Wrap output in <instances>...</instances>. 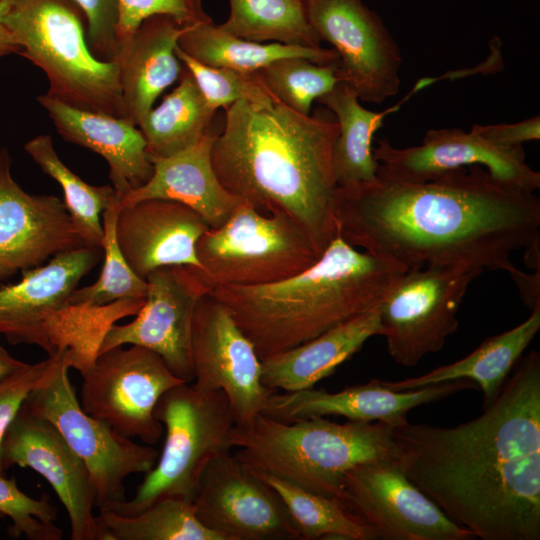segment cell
<instances>
[{"instance_id": "obj_1", "label": "cell", "mask_w": 540, "mask_h": 540, "mask_svg": "<svg viewBox=\"0 0 540 540\" xmlns=\"http://www.w3.org/2000/svg\"><path fill=\"white\" fill-rule=\"evenodd\" d=\"M337 234L402 272L426 266L482 273L517 268L513 252L540 247V199L480 165L422 183L377 173L373 182L338 187Z\"/></svg>"}, {"instance_id": "obj_2", "label": "cell", "mask_w": 540, "mask_h": 540, "mask_svg": "<svg viewBox=\"0 0 540 540\" xmlns=\"http://www.w3.org/2000/svg\"><path fill=\"white\" fill-rule=\"evenodd\" d=\"M408 479L482 540L540 539V353L516 364L483 413L392 430Z\"/></svg>"}, {"instance_id": "obj_3", "label": "cell", "mask_w": 540, "mask_h": 540, "mask_svg": "<svg viewBox=\"0 0 540 540\" xmlns=\"http://www.w3.org/2000/svg\"><path fill=\"white\" fill-rule=\"evenodd\" d=\"M224 111L211 152L222 186L262 213L291 215L324 253L337 235L334 114L324 106L304 115L281 102L260 106L244 100Z\"/></svg>"}, {"instance_id": "obj_4", "label": "cell", "mask_w": 540, "mask_h": 540, "mask_svg": "<svg viewBox=\"0 0 540 540\" xmlns=\"http://www.w3.org/2000/svg\"><path fill=\"white\" fill-rule=\"evenodd\" d=\"M400 273L337 234L316 263L290 278L257 286H221L210 293L263 359L378 308Z\"/></svg>"}, {"instance_id": "obj_5", "label": "cell", "mask_w": 540, "mask_h": 540, "mask_svg": "<svg viewBox=\"0 0 540 540\" xmlns=\"http://www.w3.org/2000/svg\"><path fill=\"white\" fill-rule=\"evenodd\" d=\"M393 427L382 422L336 423L325 417L281 422L259 414L235 427L234 454L256 471L285 479L313 493L339 499L342 479L354 466L399 459Z\"/></svg>"}, {"instance_id": "obj_6", "label": "cell", "mask_w": 540, "mask_h": 540, "mask_svg": "<svg viewBox=\"0 0 540 540\" xmlns=\"http://www.w3.org/2000/svg\"><path fill=\"white\" fill-rule=\"evenodd\" d=\"M3 23L19 55L46 74V95L77 109L123 117L119 63L92 54L87 21L74 0H11Z\"/></svg>"}, {"instance_id": "obj_7", "label": "cell", "mask_w": 540, "mask_h": 540, "mask_svg": "<svg viewBox=\"0 0 540 540\" xmlns=\"http://www.w3.org/2000/svg\"><path fill=\"white\" fill-rule=\"evenodd\" d=\"M155 417L165 428V440L154 467L133 498L100 510L130 516L167 497L193 502L209 463L234 447L235 419L222 391L182 383L161 396Z\"/></svg>"}, {"instance_id": "obj_8", "label": "cell", "mask_w": 540, "mask_h": 540, "mask_svg": "<svg viewBox=\"0 0 540 540\" xmlns=\"http://www.w3.org/2000/svg\"><path fill=\"white\" fill-rule=\"evenodd\" d=\"M322 254L294 217L262 213L245 201L196 244L198 271L211 290L279 282L311 267Z\"/></svg>"}, {"instance_id": "obj_9", "label": "cell", "mask_w": 540, "mask_h": 540, "mask_svg": "<svg viewBox=\"0 0 540 540\" xmlns=\"http://www.w3.org/2000/svg\"><path fill=\"white\" fill-rule=\"evenodd\" d=\"M50 358L47 371L22 408L54 425L81 458L89 471L99 510L125 500L126 478L149 472L158 451L119 434L82 409L69 378V368L77 364L73 349L63 347Z\"/></svg>"}, {"instance_id": "obj_10", "label": "cell", "mask_w": 540, "mask_h": 540, "mask_svg": "<svg viewBox=\"0 0 540 540\" xmlns=\"http://www.w3.org/2000/svg\"><path fill=\"white\" fill-rule=\"evenodd\" d=\"M479 275L463 267L426 266L395 278L379 306L381 336L394 362L412 367L444 347L458 329V310Z\"/></svg>"}, {"instance_id": "obj_11", "label": "cell", "mask_w": 540, "mask_h": 540, "mask_svg": "<svg viewBox=\"0 0 540 540\" xmlns=\"http://www.w3.org/2000/svg\"><path fill=\"white\" fill-rule=\"evenodd\" d=\"M80 405L119 434L153 445L163 425L155 417L161 396L185 383L155 352L137 345L116 346L97 353L80 370Z\"/></svg>"}, {"instance_id": "obj_12", "label": "cell", "mask_w": 540, "mask_h": 540, "mask_svg": "<svg viewBox=\"0 0 540 540\" xmlns=\"http://www.w3.org/2000/svg\"><path fill=\"white\" fill-rule=\"evenodd\" d=\"M360 524L382 540H471L404 473L399 459L358 464L342 479L339 499Z\"/></svg>"}, {"instance_id": "obj_13", "label": "cell", "mask_w": 540, "mask_h": 540, "mask_svg": "<svg viewBox=\"0 0 540 540\" xmlns=\"http://www.w3.org/2000/svg\"><path fill=\"white\" fill-rule=\"evenodd\" d=\"M308 21L338 54L340 82L360 101L381 104L400 88V49L381 17L362 0H304Z\"/></svg>"}, {"instance_id": "obj_14", "label": "cell", "mask_w": 540, "mask_h": 540, "mask_svg": "<svg viewBox=\"0 0 540 540\" xmlns=\"http://www.w3.org/2000/svg\"><path fill=\"white\" fill-rule=\"evenodd\" d=\"M145 280L147 294L136 318L123 325H109L97 353L126 344L141 346L157 353L176 377L190 383L194 380V313L199 299L211 289L198 269L189 266L161 267Z\"/></svg>"}, {"instance_id": "obj_15", "label": "cell", "mask_w": 540, "mask_h": 540, "mask_svg": "<svg viewBox=\"0 0 540 540\" xmlns=\"http://www.w3.org/2000/svg\"><path fill=\"white\" fill-rule=\"evenodd\" d=\"M193 385L222 391L238 427L250 425L276 390L262 381L261 359L227 308L210 292L196 306L192 324Z\"/></svg>"}, {"instance_id": "obj_16", "label": "cell", "mask_w": 540, "mask_h": 540, "mask_svg": "<svg viewBox=\"0 0 540 540\" xmlns=\"http://www.w3.org/2000/svg\"><path fill=\"white\" fill-rule=\"evenodd\" d=\"M192 503L224 540H301L277 492L230 453L209 463Z\"/></svg>"}, {"instance_id": "obj_17", "label": "cell", "mask_w": 540, "mask_h": 540, "mask_svg": "<svg viewBox=\"0 0 540 540\" xmlns=\"http://www.w3.org/2000/svg\"><path fill=\"white\" fill-rule=\"evenodd\" d=\"M102 258L101 247L67 250L22 271L19 282L0 284V334L11 344L38 345L49 356L57 353L65 347L56 334L59 317L76 308L69 304L70 295Z\"/></svg>"}, {"instance_id": "obj_18", "label": "cell", "mask_w": 540, "mask_h": 540, "mask_svg": "<svg viewBox=\"0 0 540 540\" xmlns=\"http://www.w3.org/2000/svg\"><path fill=\"white\" fill-rule=\"evenodd\" d=\"M373 155L377 173L406 182L422 183L480 165L496 179L519 189L534 192L540 188V173L527 164L523 146H498L472 129H432L420 145L406 148H396L383 138L373 148Z\"/></svg>"}, {"instance_id": "obj_19", "label": "cell", "mask_w": 540, "mask_h": 540, "mask_svg": "<svg viewBox=\"0 0 540 540\" xmlns=\"http://www.w3.org/2000/svg\"><path fill=\"white\" fill-rule=\"evenodd\" d=\"M0 461L4 470L31 468L50 484L67 511L72 540H101L89 471L54 425L21 406L3 435Z\"/></svg>"}, {"instance_id": "obj_20", "label": "cell", "mask_w": 540, "mask_h": 540, "mask_svg": "<svg viewBox=\"0 0 540 540\" xmlns=\"http://www.w3.org/2000/svg\"><path fill=\"white\" fill-rule=\"evenodd\" d=\"M11 164L7 148H0V284L58 253L87 246L63 200L24 191Z\"/></svg>"}, {"instance_id": "obj_21", "label": "cell", "mask_w": 540, "mask_h": 540, "mask_svg": "<svg viewBox=\"0 0 540 540\" xmlns=\"http://www.w3.org/2000/svg\"><path fill=\"white\" fill-rule=\"evenodd\" d=\"M469 389H477V385L471 380L460 379L396 391L375 378L337 392L313 388L275 391L267 398L261 414L281 422L342 416L350 421H378L395 428L407 424L408 412L417 406Z\"/></svg>"}, {"instance_id": "obj_22", "label": "cell", "mask_w": 540, "mask_h": 540, "mask_svg": "<svg viewBox=\"0 0 540 540\" xmlns=\"http://www.w3.org/2000/svg\"><path fill=\"white\" fill-rule=\"evenodd\" d=\"M209 228L201 215L182 203L148 199L120 207L116 238L128 265L145 279L165 266L200 270L196 244Z\"/></svg>"}, {"instance_id": "obj_23", "label": "cell", "mask_w": 540, "mask_h": 540, "mask_svg": "<svg viewBox=\"0 0 540 540\" xmlns=\"http://www.w3.org/2000/svg\"><path fill=\"white\" fill-rule=\"evenodd\" d=\"M57 133L67 142L103 157L112 187L120 195L140 187L153 174L145 139L137 126L123 117L81 110L46 94L37 97Z\"/></svg>"}, {"instance_id": "obj_24", "label": "cell", "mask_w": 540, "mask_h": 540, "mask_svg": "<svg viewBox=\"0 0 540 540\" xmlns=\"http://www.w3.org/2000/svg\"><path fill=\"white\" fill-rule=\"evenodd\" d=\"M218 134L212 126L193 146L153 160L150 179L138 188L118 193L119 206L148 199L171 200L196 211L210 228L222 226L243 200L222 186L213 169L211 152Z\"/></svg>"}, {"instance_id": "obj_25", "label": "cell", "mask_w": 540, "mask_h": 540, "mask_svg": "<svg viewBox=\"0 0 540 540\" xmlns=\"http://www.w3.org/2000/svg\"><path fill=\"white\" fill-rule=\"evenodd\" d=\"M185 26L167 15L146 18L120 49L119 63L123 118L139 126L155 100L179 80L184 64L175 48Z\"/></svg>"}, {"instance_id": "obj_26", "label": "cell", "mask_w": 540, "mask_h": 540, "mask_svg": "<svg viewBox=\"0 0 540 540\" xmlns=\"http://www.w3.org/2000/svg\"><path fill=\"white\" fill-rule=\"evenodd\" d=\"M379 307L349 319L291 349L261 359L262 381L286 392L313 388L331 376L371 337L380 335Z\"/></svg>"}, {"instance_id": "obj_27", "label": "cell", "mask_w": 540, "mask_h": 540, "mask_svg": "<svg viewBox=\"0 0 540 540\" xmlns=\"http://www.w3.org/2000/svg\"><path fill=\"white\" fill-rule=\"evenodd\" d=\"M540 329V308L516 327L484 340L475 350L453 363L399 381H382L396 391L416 389L460 379L474 382L483 393V408L499 395L508 375Z\"/></svg>"}, {"instance_id": "obj_28", "label": "cell", "mask_w": 540, "mask_h": 540, "mask_svg": "<svg viewBox=\"0 0 540 540\" xmlns=\"http://www.w3.org/2000/svg\"><path fill=\"white\" fill-rule=\"evenodd\" d=\"M316 101L334 114L339 125L331 155L337 186L348 189L373 182L378 169L373 155V135L394 109L373 112L364 108L356 93L340 81Z\"/></svg>"}, {"instance_id": "obj_29", "label": "cell", "mask_w": 540, "mask_h": 540, "mask_svg": "<svg viewBox=\"0 0 540 540\" xmlns=\"http://www.w3.org/2000/svg\"><path fill=\"white\" fill-rule=\"evenodd\" d=\"M177 45L204 65L245 72H256L273 61L289 57L305 58L321 65L338 64L339 60L333 48L250 41L226 33L213 21L186 25Z\"/></svg>"}, {"instance_id": "obj_30", "label": "cell", "mask_w": 540, "mask_h": 540, "mask_svg": "<svg viewBox=\"0 0 540 540\" xmlns=\"http://www.w3.org/2000/svg\"><path fill=\"white\" fill-rule=\"evenodd\" d=\"M216 111L208 105L195 78L184 67L177 87L138 126L150 161L196 144L213 126Z\"/></svg>"}, {"instance_id": "obj_31", "label": "cell", "mask_w": 540, "mask_h": 540, "mask_svg": "<svg viewBox=\"0 0 540 540\" xmlns=\"http://www.w3.org/2000/svg\"><path fill=\"white\" fill-rule=\"evenodd\" d=\"M96 519L101 540H224L199 521L192 502L176 497L130 516L100 510Z\"/></svg>"}, {"instance_id": "obj_32", "label": "cell", "mask_w": 540, "mask_h": 540, "mask_svg": "<svg viewBox=\"0 0 540 540\" xmlns=\"http://www.w3.org/2000/svg\"><path fill=\"white\" fill-rule=\"evenodd\" d=\"M229 5V17L219 25L228 34L255 42L321 47L304 0H229Z\"/></svg>"}, {"instance_id": "obj_33", "label": "cell", "mask_w": 540, "mask_h": 540, "mask_svg": "<svg viewBox=\"0 0 540 540\" xmlns=\"http://www.w3.org/2000/svg\"><path fill=\"white\" fill-rule=\"evenodd\" d=\"M24 150L61 186L64 205L87 246L103 248L102 213L116 195L114 188L90 185L71 171L59 158L48 134L27 141Z\"/></svg>"}, {"instance_id": "obj_34", "label": "cell", "mask_w": 540, "mask_h": 540, "mask_svg": "<svg viewBox=\"0 0 540 540\" xmlns=\"http://www.w3.org/2000/svg\"><path fill=\"white\" fill-rule=\"evenodd\" d=\"M253 471L280 496L301 540L376 539L373 532L355 520L338 499L313 493L266 472Z\"/></svg>"}, {"instance_id": "obj_35", "label": "cell", "mask_w": 540, "mask_h": 540, "mask_svg": "<svg viewBox=\"0 0 540 540\" xmlns=\"http://www.w3.org/2000/svg\"><path fill=\"white\" fill-rule=\"evenodd\" d=\"M119 210V194L116 192L102 213L104 263L101 274L93 284L72 292L69 298L72 307L95 309L115 301H145L147 282L128 265L116 238Z\"/></svg>"}, {"instance_id": "obj_36", "label": "cell", "mask_w": 540, "mask_h": 540, "mask_svg": "<svg viewBox=\"0 0 540 540\" xmlns=\"http://www.w3.org/2000/svg\"><path fill=\"white\" fill-rule=\"evenodd\" d=\"M337 64L321 65L300 57L282 58L258 70L275 98L294 111L309 115L312 103L340 81Z\"/></svg>"}, {"instance_id": "obj_37", "label": "cell", "mask_w": 540, "mask_h": 540, "mask_svg": "<svg viewBox=\"0 0 540 540\" xmlns=\"http://www.w3.org/2000/svg\"><path fill=\"white\" fill-rule=\"evenodd\" d=\"M175 53L191 72L208 105L214 110L240 100L260 106L279 102L265 86L257 71L245 72L207 66L188 56L178 45Z\"/></svg>"}, {"instance_id": "obj_38", "label": "cell", "mask_w": 540, "mask_h": 540, "mask_svg": "<svg viewBox=\"0 0 540 540\" xmlns=\"http://www.w3.org/2000/svg\"><path fill=\"white\" fill-rule=\"evenodd\" d=\"M0 511L12 521L10 535L30 540H61L55 524L57 508L46 497L35 499L22 492L15 479L0 475Z\"/></svg>"}, {"instance_id": "obj_39", "label": "cell", "mask_w": 540, "mask_h": 540, "mask_svg": "<svg viewBox=\"0 0 540 540\" xmlns=\"http://www.w3.org/2000/svg\"><path fill=\"white\" fill-rule=\"evenodd\" d=\"M154 15L170 16L184 26L212 21L203 8V0H119V52L140 24Z\"/></svg>"}, {"instance_id": "obj_40", "label": "cell", "mask_w": 540, "mask_h": 540, "mask_svg": "<svg viewBox=\"0 0 540 540\" xmlns=\"http://www.w3.org/2000/svg\"><path fill=\"white\" fill-rule=\"evenodd\" d=\"M87 21V43L101 61H115L119 54L117 28L119 0H74Z\"/></svg>"}, {"instance_id": "obj_41", "label": "cell", "mask_w": 540, "mask_h": 540, "mask_svg": "<svg viewBox=\"0 0 540 540\" xmlns=\"http://www.w3.org/2000/svg\"><path fill=\"white\" fill-rule=\"evenodd\" d=\"M50 356L35 364H29L0 381V445L3 435L19 412L29 393L38 385L50 365ZM0 475L5 470L0 461Z\"/></svg>"}, {"instance_id": "obj_42", "label": "cell", "mask_w": 540, "mask_h": 540, "mask_svg": "<svg viewBox=\"0 0 540 540\" xmlns=\"http://www.w3.org/2000/svg\"><path fill=\"white\" fill-rule=\"evenodd\" d=\"M471 129L498 146H523L524 142L540 139V117L533 116L513 124H474Z\"/></svg>"}, {"instance_id": "obj_43", "label": "cell", "mask_w": 540, "mask_h": 540, "mask_svg": "<svg viewBox=\"0 0 540 540\" xmlns=\"http://www.w3.org/2000/svg\"><path fill=\"white\" fill-rule=\"evenodd\" d=\"M539 269L533 274L516 270L510 276L517 284L523 302L531 309L540 308V276Z\"/></svg>"}, {"instance_id": "obj_44", "label": "cell", "mask_w": 540, "mask_h": 540, "mask_svg": "<svg viewBox=\"0 0 540 540\" xmlns=\"http://www.w3.org/2000/svg\"><path fill=\"white\" fill-rule=\"evenodd\" d=\"M11 0H0V59L9 54L20 53V48L15 44L13 38L3 23V17L7 12Z\"/></svg>"}, {"instance_id": "obj_45", "label": "cell", "mask_w": 540, "mask_h": 540, "mask_svg": "<svg viewBox=\"0 0 540 540\" xmlns=\"http://www.w3.org/2000/svg\"><path fill=\"white\" fill-rule=\"evenodd\" d=\"M28 365V363L11 356L9 352L0 344V381L9 375L24 369Z\"/></svg>"}, {"instance_id": "obj_46", "label": "cell", "mask_w": 540, "mask_h": 540, "mask_svg": "<svg viewBox=\"0 0 540 540\" xmlns=\"http://www.w3.org/2000/svg\"><path fill=\"white\" fill-rule=\"evenodd\" d=\"M4 517H5V515L0 511V520H1L2 518H4Z\"/></svg>"}]
</instances>
